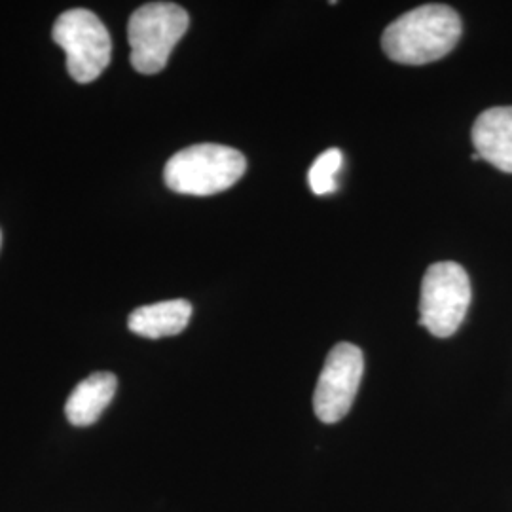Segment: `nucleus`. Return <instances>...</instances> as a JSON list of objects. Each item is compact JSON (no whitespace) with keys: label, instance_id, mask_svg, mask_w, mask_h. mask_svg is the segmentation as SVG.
I'll use <instances>...</instances> for the list:
<instances>
[{"label":"nucleus","instance_id":"1","mask_svg":"<svg viewBox=\"0 0 512 512\" xmlns=\"http://www.w3.org/2000/svg\"><path fill=\"white\" fill-rule=\"evenodd\" d=\"M461 37L458 12L446 4H423L387 25L382 48L401 65H427L450 54Z\"/></svg>","mask_w":512,"mask_h":512},{"label":"nucleus","instance_id":"2","mask_svg":"<svg viewBox=\"0 0 512 512\" xmlns=\"http://www.w3.org/2000/svg\"><path fill=\"white\" fill-rule=\"evenodd\" d=\"M247 169L245 156L236 148L202 143L177 152L165 164L169 190L186 196H213L232 188Z\"/></svg>","mask_w":512,"mask_h":512},{"label":"nucleus","instance_id":"3","mask_svg":"<svg viewBox=\"0 0 512 512\" xmlns=\"http://www.w3.org/2000/svg\"><path fill=\"white\" fill-rule=\"evenodd\" d=\"M186 10L173 2H148L137 8L128 25L131 65L137 73L164 71L169 55L188 31Z\"/></svg>","mask_w":512,"mask_h":512},{"label":"nucleus","instance_id":"4","mask_svg":"<svg viewBox=\"0 0 512 512\" xmlns=\"http://www.w3.org/2000/svg\"><path fill=\"white\" fill-rule=\"evenodd\" d=\"M52 37L67 54V71L78 84H90L109 67L112 40L105 23L86 8L63 12Z\"/></svg>","mask_w":512,"mask_h":512},{"label":"nucleus","instance_id":"5","mask_svg":"<svg viewBox=\"0 0 512 512\" xmlns=\"http://www.w3.org/2000/svg\"><path fill=\"white\" fill-rule=\"evenodd\" d=\"M471 281L456 262H437L423 275L420 298V325L437 338L458 332L469 306Z\"/></svg>","mask_w":512,"mask_h":512},{"label":"nucleus","instance_id":"6","mask_svg":"<svg viewBox=\"0 0 512 512\" xmlns=\"http://www.w3.org/2000/svg\"><path fill=\"white\" fill-rule=\"evenodd\" d=\"M365 372L363 351L342 342L330 349L329 357L313 393L315 416L323 423H338L348 416Z\"/></svg>","mask_w":512,"mask_h":512},{"label":"nucleus","instance_id":"7","mask_svg":"<svg viewBox=\"0 0 512 512\" xmlns=\"http://www.w3.org/2000/svg\"><path fill=\"white\" fill-rule=\"evenodd\" d=\"M471 139L480 160L512 173V107L484 110L476 118Z\"/></svg>","mask_w":512,"mask_h":512},{"label":"nucleus","instance_id":"8","mask_svg":"<svg viewBox=\"0 0 512 512\" xmlns=\"http://www.w3.org/2000/svg\"><path fill=\"white\" fill-rule=\"evenodd\" d=\"M118 389V378L112 372H95L76 385L65 404V416L74 427H88L109 408Z\"/></svg>","mask_w":512,"mask_h":512},{"label":"nucleus","instance_id":"9","mask_svg":"<svg viewBox=\"0 0 512 512\" xmlns=\"http://www.w3.org/2000/svg\"><path fill=\"white\" fill-rule=\"evenodd\" d=\"M192 317V304L183 298L165 300L131 311L128 327L133 334L158 340L181 334Z\"/></svg>","mask_w":512,"mask_h":512},{"label":"nucleus","instance_id":"10","mask_svg":"<svg viewBox=\"0 0 512 512\" xmlns=\"http://www.w3.org/2000/svg\"><path fill=\"white\" fill-rule=\"evenodd\" d=\"M342 152L338 148H329L325 150L310 167L308 173V183H310L311 192L317 196H325L334 192L336 188V175L342 167Z\"/></svg>","mask_w":512,"mask_h":512},{"label":"nucleus","instance_id":"11","mask_svg":"<svg viewBox=\"0 0 512 512\" xmlns=\"http://www.w3.org/2000/svg\"><path fill=\"white\" fill-rule=\"evenodd\" d=\"M0 245H2V234H0Z\"/></svg>","mask_w":512,"mask_h":512}]
</instances>
